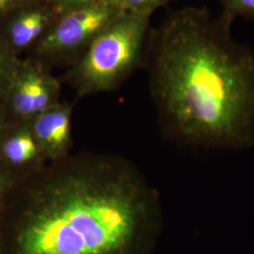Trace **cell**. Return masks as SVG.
<instances>
[{"mask_svg":"<svg viewBox=\"0 0 254 254\" xmlns=\"http://www.w3.org/2000/svg\"><path fill=\"white\" fill-rule=\"evenodd\" d=\"M162 223L159 194L131 160L80 152L15 184L1 254H152Z\"/></svg>","mask_w":254,"mask_h":254,"instance_id":"6da1fadb","label":"cell"},{"mask_svg":"<svg viewBox=\"0 0 254 254\" xmlns=\"http://www.w3.org/2000/svg\"><path fill=\"white\" fill-rule=\"evenodd\" d=\"M233 23L185 7L150 28L143 68L161 131L178 145H254V48L233 38Z\"/></svg>","mask_w":254,"mask_h":254,"instance_id":"7a4b0ae2","label":"cell"},{"mask_svg":"<svg viewBox=\"0 0 254 254\" xmlns=\"http://www.w3.org/2000/svg\"><path fill=\"white\" fill-rule=\"evenodd\" d=\"M150 19L149 14L123 11L93 40L63 77L76 99L116 90L144 67Z\"/></svg>","mask_w":254,"mask_h":254,"instance_id":"3957f363","label":"cell"},{"mask_svg":"<svg viewBox=\"0 0 254 254\" xmlns=\"http://www.w3.org/2000/svg\"><path fill=\"white\" fill-rule=\"evenodd\" d=\"M123 10L111 0L66 10L32 47V57L51 69L52 65H73L93 40Z\"/></svg>","mask_w":254,"mask_h":254,"instance_id":"277c9868","label":"cell"},{"mask_svg":"<svg viewBox=\"0 0 254 254\" xmlns=\"http://www.w3.org/2000/svg\"><path fill=\"white\" fill-rule=\"evenodd\" d=\"M62 80L51 69L33 58L20 60L4 107L8 123H28L58 105Z\"/></svg>","mask_w":254,"mask_h":254,"instance_id":"5b68a950","label":"cell"},{"mask_svg":"<svg viewBox=\"0 0 254 254\" xmlns=\"http://www.w3.org/2000/svg\"><path fill=\"white\" fill-rule=\"evenodd\" d=\"M61 13L46 0H29L3 16L0 42L16 56L32 49Z\"/></svg>","mask_w":254,"mask_h":254,"instance_id":"8992f818","label":"cell"},{"mask_svg":"<svg viewBox=\"0 0 254 254\" xmlns=\"http://www.w3.org/2000/svg\"><path fill=\"white\" fill-rule=\"evenodd\" d=\"M48 163L28 123H8L0 134V164L17 182Z\"/></svg>","mask_w":254,"mask_h":254,"instance_id":"52a82bcc","label":"cell"},{"mask_svg":"<svg viewBox=\"0 0 254 254\" xmlns=\"http://www.w3.org/2000/svg\"><path fill=\"white\" fill-rule=\"evenodd\" d=\"M72 118L73 106L62 101L29 122L33 136L48 163L72 154Z\"/></svg>","mask_w":254,"mask_h":254,"instance_id":"ba28073f","label":"cell"},{"mask_svg":"<svg viewBox=\"0 0 254 254\" xmlns=\"http://www.w3.org/2000/svg\"><path fill=\"white\" fill-rule=\"evenodd\" d=\"M20 60L0 42V104L4 105Z\"/></svg>","mask_w":254,"mask_h":254,"instance_id":"9c48e42d","label":"cell"},{"mask_svg":"<svg viewBox=\"0 0 254 254\" xmlns=\"http://www.w3.org/2000/svg\"><path fill=\"white\" fill-rule=\"evenodd\" d=\"M123 11L152 15L155 9L167 7L177 0H111Z\"/></svg>","mask_w":254,"mask_h":254,"instance_id":"30bf717a","label":"cell"},{"mask_svg":"<svg viewBox=\"0 0 254 254\" xmlns=\"http://www.w3.org/2000/svg\"><path fill=\"white\" fill-rule=\"evenodd\" d=\"M219 3L222 15L233 21L241 16L254 25V0H219Z\"/></svg>","mask_w":254,"mask_h":254,"instance_id":"8fae6325","label":"cell"},{"mask_svg":"<svg viewBox=\"0 0 254 254\" xmlns=\"http://www.w3.org/2000/svg\"><path fill=\"white\" fill-rule=\"evenodd\" d=\"M17 180L0 164V213Z\"/></svg>","mask_w":254,"mask_h":254,"instance_id":"7c38bea8","label":"cell"},{"mask_svg":"<svg viewBox=\"0 0 254 254\" xmlns=\"http://www.w3.org/2000/svg\"><path fill=\"white\" fill-rule=\"evenodd\" d=\"M47 1L50 2L55 8H57L61 12H64L66 10L91 5L100 0H47Z\"/></svg>","mask_w":254,"mask_h":254,"instance_id":"4fadbf2b","label":"cell"},{"mask_svg":"<svg viewBox=\"0 0 254 254\" xmlns=\"http://www.w3.org/2000/svg\"><path fill=\"white\" fill-rule=\"evenodd\" d=\"M29 0H0V18Z\"/></svg>","mask_w":254,"mask_h":254,"instance_id":"5bb4252c","label":"cell"},{"mask_svg":"<svg viewBox=\"0 0 254 254\" xmlns=\"http://www.w3.org/2000/svg\"><path fill=\"white\" fill-rule=\"evenodd\" d=\"M8 120H7V115H6V110L4 105L0 104V134L2 133L3 129L7 126Z\"/></svg>","mask_w":254,"mask_h":254,"instance_id":"9a60e30c","label":"cell"},{"mask_svg":"<svg viewBox=\"0 0 254 254\" xmlns=\"http://www.w3.org/2000/svg\"><path fill=\"white\" fill-rule=\"evenodd\" d=\"M0 254H1V239H0Z\"/></svg>","mask_w":254,"mask_h":254,"instance_id":"2e32d148","label":"cell"},{"mask_svg":"<svg viewBox=\"0 0 254 254\" xmlns=\"http://www.w3.org/2000/svg\"><path fill=\"white\" fill-rule=\"evenodd\" d=\"M46 1H47V0H46Z\"/></svg>","mask_w":254,"mask_h":254,"instance_id":"e0dca14e","label":"cell"}]
</instances>
